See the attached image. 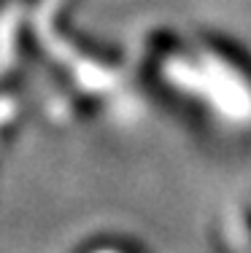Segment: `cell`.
I'll return each mask as SVG.
<instances>
[]
</instances>
